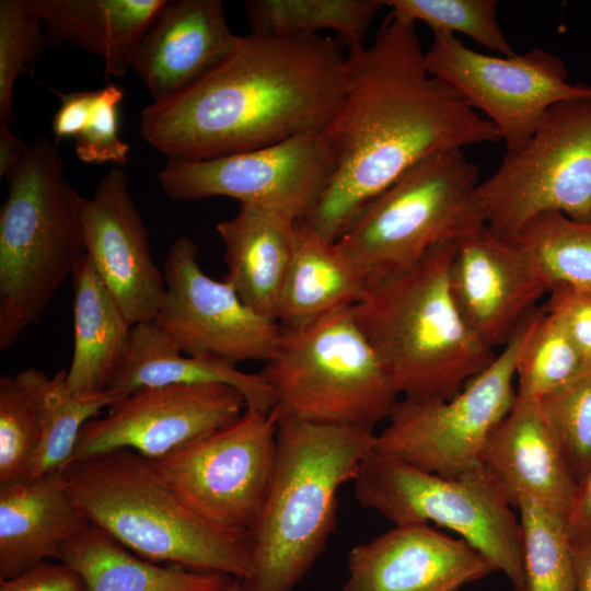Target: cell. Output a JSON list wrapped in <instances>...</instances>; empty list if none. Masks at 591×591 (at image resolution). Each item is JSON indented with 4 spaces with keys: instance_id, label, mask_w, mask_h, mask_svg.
<instances>
[{
    "instance_id": "obj_1",
    "label": "cell",
    "mask_w": 591,
    "mask_h": 591,
    "mask_svg": "<svg viewBox=\"0 0 591 591\" xmlns=\"http://www.w3.org/2000/svg\"><path fill=\"white\" fill-rule=\"evenodd\" d=\"M346 61V92L321 130L336 170L302 219L331 241L421 159L501 140L491 121L427 69L415 23L390 12L373 43L348 51Z\"/></svg>"
},
{
    "instance_id": "obj_2",
    "label": "cell",
    "mask_w": 591,
    "mask_h": 591,
    "mask_svg": "<svg viewBox=\"0 0 591 591\" xmlns=\"http://www.w3.org/2000/svg\"><path fill=\"white\" fill-rule=\"evenodd\" d=\"M347 85L336 40L251 33L198 80L146 106L140 137L167 160L251 151L321 131Z\"/></svg>"
},
{
    "instance_id": "obj_3",
    "label": "cell",
    "mask_w": 591,
    "mask_h": 591,
    "mask_svg": "<svg viewBox=\"0 0 591 591\" xmlns=\"http://www.w3.org/2000/svg\"><path fill=\"white\" fill-rule=\"evenodd\" d=\"M373 430L293 418L277 424L271 479L250 530L248 591H291L336 526L337 494L373 451Z\"/></svg>"
},
{
    "instance_id": "obj_4",
    "label": "cell",
    "mask_w": 591,
    "mask_h": 591,
    "mask_svg": "<svg viewBox=\"0 0 591 591\" xmlns=\"http://www.w3.org/2000/svg\"><path fill=\"white\" fill-rule=\"evenodd\" d=\"M455 243L368 288L354 316L403 398L445 399L487 368L495 352L463 321L449 268Z\"/></svg>"
},
{
    "instance_id": "obj_5",
    "label": "cell",
    "mask_w": 591,
    "mask_h": 591,
    "mask_svg": "<svg viewBox=\"0 0 591 591\" xmlns=\"http://www.w3.org/2000/svg\"><path fill=\"white\" fill-rule=\"evenodd\" d=\"M85 519L139 557L245 579L251 534L212 524L185 507L148 459L117 449L63 467Z\"/></svg>"
},
{
    "instance_id": "obj_6",
    "label": "cell",
    "mask_w": 591,
    "mask_h": 591,
    "mask_svg": "<svg viewBox=\"0 0 591 591\" xmlns=\"http://www.w3.org/2000/svg\"><path fill=\"white\" fill-rule=\"evenodd\" d=\"M0 210V351L37 323L85 256L81 196L58 142L39 137L8 176Z\"/></svg>"
},
{
    "instance_id": "obj_7",
    "label": "cell",
    "mask_w": 591,
    "mask_h": 591,
    "mask_svg": "<svg viewBox=\"0 0 591 591\" xmlns=\"http://www.w3.org/2000/svg\"><path fill=\"white\" fill-rule=\"evenodd\" d=\"M281 329L260 371L273 391L277 422L293 418L373 430L389 418L399 394L352 306Z\"/></svg>"
},
{
    "instance_id": "obj_8",
    "label": "cell",
    "mask_w": 591,
    "mask_h": 591,
    "mask_svg": "<svg viewBox=\"0 0 591 591\" xmlns=\"http://www.w3.org/2000/svg\"><path fill=\"white\" fill-rule=\"evenodd\" d=\"M478 185L462 149L432 153L373 198L336 243L371 287L486 228Z\"/></svg>"
},
{
    "instance_id": "obj_9",
    "label": "cell",
    "mask_w": 591,
    "mask_h": 591,
    "mask_svg": "<svg viewBox=\"0 0 591 591\" xmlns=\"http://www.w3.org/2000/svg\"><path fill=\"white\" fill-rule=\"evenodd\" d=\"M352 483L362 507L394 525L436 524L453 531L493 563L514 591H525L520 521L480 465L448 478L372 451Z\"/></svg>"
},
{
    "instance_id": "obj_10",
    "label": "cell",
    "mask_w": 591,
    "mask_h": 591,
    "mask_svg": "<svg viewBox=\"0 0 591 591\" xmlns=\"http://www.w3.org/2000/svg\"><path fill=\"white\" fill-rule=\"evenodd\" d=\"M487 228L514 243L545 212L591 220V95L547 109L528 143L477 187Z\"/></svg>"
},
{
    "instance_id": "obj_11",
    "label": "cell",
    "mask_w": 591,
    "mask_h": 591,
    "mask_svg": "<svg viewBox=\"0 0 591 591\" xmlns=\"http://www.w3.org/2000/svg\"><path fill=\"white\" fill-rule=\"evenodd\" d=\"M538 310L454 396L398 401L373 452L448 478L477 467L489 434L515 401L517 363Z\"/></svg>"
},
{
    "instance_id": "obj_12",
    "label": "cell",
    "mask_w": 591,
    "mask_h": 591,
    "mask_svg": "<svg viewBox=\"0 0 591 591\" xmlns=\"http://www.w3.org/2000/svg\"><path fill=\"white\" fill-rule=\"evenodd\" d=\"M277 424L270 413L245 409L231 426L149 462L198 517L222 528L250 531L271 479Z\"/></svg>"
},
{
    "instance_id": "obj_13",
    "label": "cell",
    "mask_w": 591,
    "mask_h": 591,
    "mask_svg": "<svg viewBox=\"0 0 591 591\" xmlns=\"http://www.w3.org/2000/svg\"><path fill=\"white\" fill-rule=\"evenodd\" d=\"M425 62L431 74L486 115L506 152L528 143L549 107L591 95V86L568 81L560 57L538 47L498 57L475 51L454 35L437 33L425 50Z\"/></svg>"
},
{
    "instance_id": "obj_14",
    "label": "cell",
    "mask_w": 591,
    "mask_h": 591,
    "mask_svg": "<svg viewBox=\"0 0 591 591\" xmlns=\"http://www.w3.org/2000/svg\"><path fill=\"white\" fill-rule=\"evenodd\" d=\"M335 170V155L318 131L213 159L167 160L158 181L173 200L229 197L302 220Z\"/></svg>"
},
{
    "instance_id": "obj_15",
    "label": "cell",
    "mask_w": 591,
    "mask_h": 591,
    "mask_svg": "<svg viewBox=\"0 0 591 591\" xmlns=\"http://www.w3.org/2000/svg\"><path fill=\"white\" fill-rule=\"evenodd\" d=\"M197 255L192 239L172 242L163 267L165 296L153 322L186 355L234 366L266 362L279 344L280 325L247 306L227 281L205 274Z\"/></svg>"
},
{
    "instance_id": "obj_16",
    "label": "cell",
    "mask_w": 591,
    "mask_h": 591,
    "mask_svg": "<svg viewBox=\"0 0 591 591\" xmlns=\"http://www.w3.org/2000/svg\"><path fill=\"white\" fill-rule=\"evenodd\" d=\"M107 409L83 426L70 462L117 449L164 457L237 421L246 402L229 385L177 384L136 391Z\"/></svg>"
},
{
    "instance_id": "obj_17",
    "label": "cell",
    "mask_w": 591,
    "mask_h": 591,
    "mask_svg": "<svg viewBox=\"0 0 591 591\" xmlns=\"http://www.w3.org/2000/svg\"><path fill=\"white\" fill-rule=\"evenodd\" d=\"M449 283L463 321L493 351L512 338L551 291L528 254L487 227L455 244Z\"/></svg>"
},
{
    "instance_id": "obj_18",
    "label": "cell",
    "mask_w": 591,
    "mask_h": 591,
    "mask_svg": "<svg viewBox=\"0 0 591 591\" xmlns=\"http://www.w3.org/2000/svg\"><path fill=\"white\" fill-rule=\"evenodd\" d=\"M85 255L131 325L152 322L165 296L126 172L112 169L81 202Z\"/></svg>"
},
{
    "instance_id": "obj_19",
    "label": "cell",
    "mask_w": 591,
    "mask_h": 591,
    "mask_svg": "<svg viewBox=\"0 0 591 591\" xmlns=\"http://www.w3.org/2000/svg\"><path fill=\"white\" fill-rule=\"evenodd\" d=\"M344 591H459L497 571L462 538L428 524L394 525L355 545Z\"/></svg>"
},
{
    "instance_id": "obj_20",
    "label": "cell",
    "mask_w": 591,
    "mask_h": 591,
    "mask_svg": "<svg viewBox=\"0 0 591 591\" xmlns=\"http://www.w3.org/2000/svg\"><path fill=\"white\" fill-rule=\"evenodd\" d=\"M479 465L502 498L515 508L523 499L542 502L565 518L577 482L538 399L518 396L489 434Z\"/></svg>"
},
{
    "instance_id": "obj_21",
    "label": "cell",
    "mask_w": 591,
    "mask_h": 591,
    "mask_svg": "<svg viewBox=\"0 0 591 591\" xmlns=\"http://www.w3.org/2000/svg\"><path fill=\"white\" fill-rule=\"evenodd\" d=\"M237 38L222 1H166L142 36L131 69L159 101L202 77Z\"/></svg>"
},
{
    "instance_id": "obj_22",
    "label": "cell",
    "mask_w": 591,
    "mask_h": 591,
    "mask_svg": "<svg viewBox=\"0 0 591 591\" xmlns=\"http://www.w3.org/2000/svg\"><path fill=\"white\" fill-rule=\"evenodd\" d=\"M89 523L63 468L0 483V580L44 560L59 561L63 545Z\"/></svg>"
},
{
    "instance_id": "obj_23",
    "label": "cell",
    "mask_w": 591,
    "mask_h": 591,
    "mask_svg": "<svg viewBox=\"0 0 591 591\" xmlns=\"http://www.w3.org/2000/svg\"><path fill=\"white\" fill-rule=\"evenodd\" d=\"M297 222L274 209L240 204L233 218L217 224L224 245L223 280L247 306L275 321L293 255Z\"/></svg>"
},
{
    "instance_id": "obj_24",
    "label": "cell",
    "mask_w": 591,
    "mask_h": 591,
    "mask_svg": "<svg viewBox=\"0 0 591 591\" xmlns=\"http://www.w3.org/2000/svg\"><path fill=\"white\" fill-rule=\"evenodd\" d=\"M224 384L239 391L246 409L269 414L271 387L262 372L246 373L229 362L182 352L152 321L132 325L128 346L107 390L121 395L177 384Z\"/></svg>"
},
{
    "instance_id": "obj_25",
    "label": "cell",
    "mask_w": 591,
    "mask_h": 591,
    "mask_svg": "<svg viewBox=\"0 0 591 591\" xmlns=\"http://www.w3.org/2000/svg\"><path fill=\"white\" fill-rule=\"evenodd\" d=\"M166 0H30L47 45L70 44L103 58L105 76L131 69L139 43Z\"/></svg>"
},
{
    "instance_id": "obj_26",
    "label": "cell",
    "mask_w": 591,
    "mask_h": 591,
    "mask_svg": "<svg viewBox=\"0 0 591 591\" xmlns=\"http://www.w3.org/2000/svg\"><path fill=\"white\" fill-rule=\"evenodd\" d=\"M369 286L358 266L331 241L298 220L292 259L276 321L297 328L354 306Z\"/></svg>"
},
{
    "instance_id": "obj_27",
    "label": "cell",
    "mask_w": 591,
    "mask_h": 591,
    "mask_svg": "<svg viewBox=\"0 0 591 591\" xmlns=\"http://www.w3.org/2000/svg\"><path fill=\"white\" fill-rule=\"evenodd\" d=\"M73 352L66 381L79 395L107 391L126 352L132 325L86 255L74 269Z\"/></svg>"
},
{
    "instance_id": "obj_28",
    "label": "cell",
    "mask_w": 591,
    "mask_h": 591,
    "mask_svg": "<svg viewBox=\"0 0 591 591\" xmlns=\"http://www.w3.org/2000/svg\"><path fill=\"white\" fill-rule=\"evenodd\" d=\"M59 561L83 578L88 591H221L234 579L175 565L162 567L92 523L63 545Z\"/></svg>"
},
{
    "instance_id": "obj_29",
    "label": "cell",
    "mask_w": 591,
    "mask_h": 591,
    "mask_svg": "<svg viewBox=\"0 0 591 591\" xmlns=\"http://www.w3.org/2000/svg\"><path fill=\"white\" fill-rule=\"evenodd\" d=\"M36 409L39 443L28 477L62 470L72 459L83 426L108 408L121 394L107 390L90 395L73 393L66 381V370L48 376L28 368L20 371Z\"/></svg>"
},
{
    "instance_id": "obj_30",
    "label": "cell",
    "mask_w": 591,
    "mask_h": 591,
    "mask_svg": "<svg viewBox=\"0 0 591 591\" xmlns=\"http://www.w3.org/2000/svg\"><path fill=\"white\" fill-rule=\"evenodd\" d=\"M382 0H251L245 4L252 33L306 37L333 31L348 51L364 46V38Z\"/></svg>"
},
{
    "instance_id": "obj_31",
    "label": "cell",
    "mask_w": 591,
    "mask_h": 591,
    "mask_svg": "<svg viewBox=\"0 0 591 591\" xmlns=\"http://www.w3.org/2000/svg\"><path fill=\"white\" fill-rule=\"evenodd\" d=\"M514 243L532 259L551 289L591 288V220L545 212L532 219Z\"/></svg>"
},
{
    "instance_id": "obj_32",
    "label": "cell",
    "mask_w": 591,
    "mask_h": 591,
    "mask_svg": "<svg viewBox=\"0 0 591 591\" xmlns=\"http://www.w3.org/2000/svg\"><path fill=\"white\" fill-rule=\"evenodd\" d=\"M520 512L525 591H575V545L565 515L523 499Z\"/></svg>"
},
{
    "instance_id": "obj_33",
    "label": "cell",
    "mask_w": 591,
    "mask_h": 591,
    "mask_svg": "<svg viewBox=\"0 0 591 591\" xmlns=\"http://www.w3.org/2000/svg\"><path fill=\"white\" fill-rule=\"evenodd\" d=\"M584 369L583 359L564 325L540 308L517 363V395L541 399Z\"/></svg>"
},
{
    "instance_id": "obj_34",
    "label": "cell",
    "mask_w": 591,
    "mask_h": 591,
    "mask_svg": "<svg viewBox=\"0 0 591 591\" xmlns=\"http://www.w3.org/2000/svg\"><path fill=\"white\" fill-rule=\"evenodd\" d=\"M384 5L405 21L422 22L433 34L461 33L479 45L513 56L515 51L505 36L497 18L495 0H387Z\"/></svg>"
},
{
    "instance_id": "obj_35",
    "label": "cell",
    "mask_w": 591,
    "mask_h": 591,
    "mask_svg": "<svg viewBox=\"0 0 591 591\" xmlns=\"http://www.w3.org/2000/svg\"><path fill=\"white\" fill-rule=\"evenodd\" d=\"M538 401L578 484L591 467V368Z\"/></svg>"
},
{
    "instance_id": "obj_36",
    "label": "cell",
    "mask_w": 591,
    "mask_h": 591,
    "mask_svg": "<svg viewBox=\"0 0 591 591\" xmlns=\"http://www.w3.org/2000/svg\"><path fill=\"white\" fill-rule=\"evenodd\" d=\"M47 45L40 20L30 0L0 1V120H14L13 89Z\"/></svg>"
},
{
    "instance_id": "obj_37",
    "label": "cell",
    "mask_w": 591,
    "mask_h": 591,
    "mask_svg": "<svg viewBox=\"0 0 591 591\" xmlns=\"http://www.w3.org/2000/svg\"><path fill=\"white\" fill-rule=\"evenodd\" d=\"M39 443L32 395L20 372L0 379V483L27 478Z\"/></svg>"
},
{
    "instance_id": "obj_38",
    "label": "cell",
    "mask_w": 591,
    "mask_h": 591,
    "mask_svg": "<svg viewBox=\"0 0 591 591\" xmlns=\"http://www.w3.org/2000/svg\"><path fill=\"white\" fill-rule=\"evenodd\" d=\"M124 90L107 84L94 90L93 100L84 127L74 140V153L84 163H115L125 165L130 147L118 132L119 104Z\"/></svg>"
},
{
    "instance_id": "obj_39",
    "label": "cell",
    "mask_w": 591,
    "mask_h": 591,
    "mask_svg": "<svg viewBox=\"0 0 591 591\" xmlns=\"http://www.w3.org/2000/svg\"><path fill=\"white\" fill-rule=\"evenodd\" d=\"M544 310L556 316L576 344L586 369L591 368V288L556 286Z\"/></svg>"
},
{
    "instance_id": "obj_40",
    "label": "cell",
    "mask_w": 591,
    "mask_h": 591,
    "mask_svg": "<svg viewBox=\"0 0 591 591\" xmlns=\"http://www.w3.org/2000/svg\"><path fill=\"white\" fill-rule=\"evenodd\" d=\"M0 591H88V588L70 566L44 560L13 578L0 580Z\"/></svg>"
},
{
    "instance_id": "obj_41",
    "label": "cell",
    "mask_w": 591,
    "mask_h": 591,
    "mask_svg": "<svg viewBox=\"0 0 591 591\" xmlns=\"http://www.w3.org/2000/svg\"><path fill=\"white\" fill-rule=\"evenodd\" d=\"M51 91L60 97L61 104L53 119V131L58 142L61 139H76L84 127L94 90L61 93Z\"/></svg>"
},
{
    "instance_id": "obj_42",
    "label": "cell",
    "mask_w": 591,
    "mask_h": 591,
    "mask_svg": "<svg viewBox=\"0 0 591 591\" xmlns=\"http://www.w3.org/2000/svg\"><path fill=\"white\" fill-rule=\"evenodd\" d=\"M566 526L573 545L591 538V467L577 484Z\"/></svg>"
},
{
    "instance_id": "obj_43",
    "label": "cell",
    "mask_w": 591,
    "mask_h": 591,
    "mask_svg": "<svg viewBox=\"0 0 591 591\" xmlns=\"http://www.w3.org/2000/svg\"><path fill=\"white\" fill-rule=\"evenodd\" d=\"M21 137L14 134L9 124L0 120V177L8 176L21 164L30 151Z\"/></svg>"
},
{
    "instance_id": "obj_44",
    "label": "cell",
    "mask_w": 591,
    "mask_h": 591,
    "mask_svg": "<svg viewBox=\"0 0 591 591\" xmlns=\"http://www.w3.org/2000/svg\"><path fill=\"white\" fill-rule=\"evenodd\" d=\"M575 591H591V538L575 545Z\"/></svg>"
},
{
    "instance_id": "obj_45",
    "label": "cell",
    "mask_w": 591,
    "mask_h": 591,
    "mask_svg": "<svg viewBox=\"0 0 591 591\" xmlns=\"http://www.w3.org/2000/svg\"><path fill=\"white\" fill-rule=\"evenodd\" d=\"M221 591H248L240 578H234L233 581Z\"/></svg>"
}]
</instances>
